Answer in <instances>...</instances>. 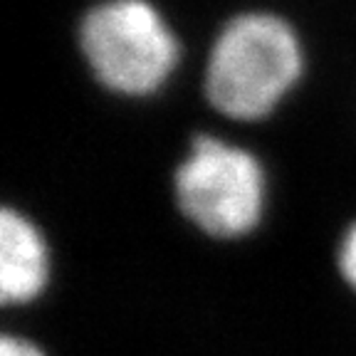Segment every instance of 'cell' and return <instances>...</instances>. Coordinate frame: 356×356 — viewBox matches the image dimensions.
Listing matches in <instances>:
<instances>
[{"label": "cell", "instance_id": "obj_3", "mask_svg": "<svg viewBox=\"0 0 356 356\" xmlns=\"http://www.w3.org/2000/svg\"><path fill=\"white\" fill-rule=\"evenodd\" d=\"M171 198L195 233L238 243L265 222L270 178L252 149L220 134L198 131L173 166Z\"/></svg>", "mask_w": 356, "mask_h": 356}, {"label": "cell", "instance_id": "obj_6", "mask_svg": "<svg viewBox=\"0 0 356 356\" xmlns=\"http://www.w3.org/2000/svg\"><path fill=\"white\" fill-rule=\"evenodd\" d=\"M0 356H44L35 341L25 339V337H15V334H6L0 341Z\"/></svg>", "mask_w": 356, "mask_h": 356}, {"label": "cell", "instance_id": "obj_1", "mask_svg": "<svg viewBox=\"0 0 356 356\" xmlns=\"http://www.w3.org/2000/svg\"><path fill=\"white\" fill-rule=\"evenodd\" d=\"M307 62L305 38L287 15L245 8L225 17L208 44L203 102L230 124H262L300 89Z\"/></svg>", "mask_w": 356, "mask_h": 356}, {"label": "cell", "instance_id": "obj_4", "mask_svg": "<svg viewBox=\"0 0 356 356\" xmlns=\"http://www.w3.org/2000/svg\"><path fill=\"white\" fill-rule=\"evenodd\" d=\"M52 280V250L42 225L22 206L0 211V302L25 307L38 302Z\"/></svg>", "mask_w": 356, "mask_h": 356}, {"label": "cell", "instance_id": "obj_2", "mask_svg": "<svg viewBox=\"0 0 356 356\" xmlns=\"http://www.w3.org/2000/svg\"><path fill=\"white\" fill-rule=\"evenodd\" d=\"M74 42L92 82L117 99L161 95L184 65V42L154 0H97Z\"/></svg>", "mask_w": 356, "mask_h": 356}, {"label": "cell", "instance_id": "obj_5", "mask_svg": "<svg viewBox=\"0 0 356 356\" xmlns=\"http://www.w3.org/2000/svg\"><path fill=\"white\" fill-rule=\"evenodd\" d=\"M334 265L341 282L356 295V218L341 230L337 250H334Z\"/></svg>", "mask_w": 356, "mask_h": 356}]
</instances>
